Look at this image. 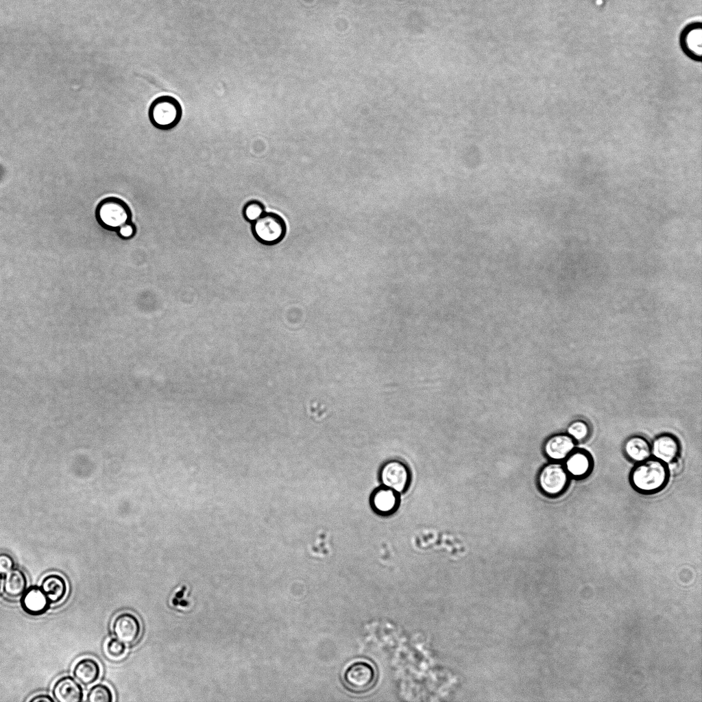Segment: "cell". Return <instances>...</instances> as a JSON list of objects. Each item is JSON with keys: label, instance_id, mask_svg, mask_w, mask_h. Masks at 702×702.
<instances>
[{"label": "cell", "instance_id": "20", "mask_svg": "<svg viewBox=\"0 0 702 702\" xmlns=\"http://www.w3.org/2000/svg\"><path fill=\"white\" fill-rule=\"evenodd\" d=\"M113 699L110 688L102 683L93 686L86 694V701L89 702H111Z\"/></svg>", "mask_w": 702, "mask_h": 702}, {"label": "cell", "instance_id": "3", "mask_svg": "<svg viewBox=\"0 0 702 702\" xmlns=\"http://www.w3.org/2000/svg\"><path fill=\"white\" fill-rule=\"evenodd\" d=\"M182 114L179 101L173 97L162 95L151 103L148 116L152 124L162 130H169L180 121Z\"/></svg>", "mask_w": 702, "mask_h": 702}, {"label": "cell", "instance_id": "1", "mask_svg": "<svg viewBox=\"0 0 702 702\" xmlns=\"http://www.w3.org/2000/svg\"><path fill=\"white\" fill-rule=\"evenodd\" d=\"M669 473L666 463L651 457L643 461L636 463L630 472V483L640 493L655 494L666 486Z\"/></svg>", "mask_w": 702, "mask_h": 702}, {"label": "cell", "instance_id": "14", "mask_svg": "<svg viewBox=\"0 0 702 702\" xmlns=\"http://www.w3.org/2000/svg\"><path fill=\"white\" fill-rule=\"evenodd\" d=\"M52 695L55 701L58 702H80L83 700L84 692L82 687L75 679L71 676H62L53 684Z\"/></svg>", "mask_w": 702, "mask_h": 702}, {"label": "cell", "instance_id": "7", "mask_svg": "<svg viewBox=\"0 0 702 702\" xmlns=\"http://www.w3.org/2000/svg\"><path fill=\"white\" fill-rule=\"evenodd\" d=\"M112 633L125 645H132L138 640L141 626L138 618L133 614L123 612L118 614L112 623Z\"/></svg>", "mask_w": 702, "mask_h": 702}, {"label": "cell", "instance_id": "26", "mask_svg": "<svg viewBox=\"0 0 702 702\" xmlns=\"http://www.w3.org/2000/svg\"><path fill=\"white\" fill-rule=\"evenodd\" d=\"M54 699L47 694H39L29 699V702H54Z\"/></svg>", "mask_w": 702, "mask_h": 702}, {"label": "cell", "instance_id": "22", "mask_svg": "<svg viewBox=\"0 0 702 702\" xmlns=\"http://www.w3.org/2000/svg\"><path fill=\"white\" fill-rule=\"evenodd\" d=\"M568 433L574 440L581 442L587 439L590 434L589 425L583 420H575L571 422L567 428Z\"/></svg>", "mask_w": 702, "mask_h": 702}, {"label": "cell", "instance_id": "23", "mask_svg": "<svg viewBox=\"0 0 702 702\" xmlns=\"http://www.w3.org/2000/svg\"><path fill=\"white\" fill-rule=\"evenodd\" d=\"M125 644L116 638H110L106 645L107 653L113 657H119L125 653Z\"/></svg>", "mask_w": 702, "mask_h": 702}, {"label": "cell", "instance_id": "4", "mask_svg": "<svg viewBox=\"0 0 702 702\" xmlns=\"http://www.w3.org/2000/svg\"><path fill=\"white\" fill-rule=\"evenodd\" d=\"M342 679L348 690L356 694H361L373 688L376 683L377 675L372 664L359 660L346 668Z\"/></svg>", "mask_w": 702, "mask_h": 702}, {"label": "cell", "instance_id": "2", "mask_svg": "<svg viewBox=\"0 0 702 702\" xmlns=\"http://www.w3.org/2000/svg\"><path fill=\"white\" fill-rule=\"evenodd\" d=\"M95 214L101 227L115 232L125 224L132 221L130 206L117 197H107L101 200L95 208Z\"/></svg>", "mask_w": 702, "mask_h": 702}, {"label": "cell", "instance_id": "6", "mask_svg": "<svg viewBox=\"0 0 702 702\" xmlns=\"http://www.w3.org/2000/svg\"><path fill=\"white\" fill-rule=\"evenodd\" d=\"M570 479V477L564 463L553 461L542 468L539 474L538 483L544 494L555 496L566 490Z\"/></svg>", "mask_w": 702, "mask_h": 702}, {"label": "cell", "instance_id": "5", "mask_svg": "<svg viewBox=\"0 0 702 702\" xmlns=\"http://www.w3.org/2000/svg\"><path fill=\"white\" fill-rule=\"evenodd\" d=\"M251 226L254 237L265 245L278 244L284 239L287 232L285 220L273 212H265Z\"/></svg>", "mask_w": 702, "mask_h": 702}, {"label": "cell", "instance_id": "15", "mask_svg": "<svg viewBox=\"0 0 702 702\" xmlns=\"http://www.w3.org/2000/svg\"><path fill=\"white\" fill-rule=\"evenodd\" d=\"M623 450L627 457L636 463L652 457L651 443L641 435L627 438L624 443Z\"/></svg>", "mask_w": 702, "mask_h": 702}, {"label": "cell", "instance_id": "10", "mask_svg": "<svg viewBox=\"0 0 702 702\" xmlns=\"http://www.w3.org/2000/svg\"><path fill=\"white\" fill-rule=\"evenodd\" d=\"M21 606L23 610L31 616H40L50 607L51 601L40 586L27 588L21 596Z\"/></svg>", "mask_w": 702, "mask_h": 702}, {"label": "cell", "instance_id": "16", "mask_svg": "<svg viewBox=\"0 0 702 702\" xmlns=\"http://www.w3.org/2000/svg\"><path fill=\"white\" fill-rule=\"evenodd\" d=\"M100 666L91 657H84L75 664L73 669V677L83 686L94 683L99 677Z\"/></svg>", "mask_w": 702, "mask_h": 702}, {"label": "cell", "instance_id": "27", "mask_svg": "<svg viewBox=\"0 0 702 702\" xmlns=\"http://www.w3.org/2000/svg\"><path fill=\"white\" fill-rule=\"evenodd\" d=\"M1 588H2V577H1V574H0V590H1Z\"/></svg>", "mask_w": 702, "mask_h": 702}, {"label": "cell", "instance_id": "18", "mask_svg": "<svg viewBox=\"0 0 702 702\" xmlns=\"http://www.w3.org/2000/svg\"><path fill=\"white\" fill-rule=\"evenodd\" d=\"M47 595L51 603L60 602L66 593V583L64 579L57 574H51L45 577L40 586Z\"/></svg>", "mask_w": 702, "mask_h": 702}, {"label": "cell", "instance_id": "17", "mask_svg": "<svg viewBox=\"0 0 702 702\" xmlns=\"http://www.w3.org/2000/svg\"><path fill=\"white\" fill-rule=\"evenodd\" d=\"M27 588V579L23 570L14 568L5 574L3 583L4 594L9 598L21 597Z\"/></svg>", "mask_w": 702, "mask_h": 702}, {"label": "cell", "instance_id": "9", "mask_svg": "<svg viewBox=\"0 0 702 702\" xmlns=\"http://www.w3.org/2000/svg\"><path fill=\"white\" fill-rule=\"evenodd\" d=\"M380 477L387 487L396 492H402L409 483V473L407 467L401 462L392 461L387 463L382 468Z\"/></svg>", "mask_w": 702, "mask_h": 702}, {"label": "cell", "instance_id": "25", "mask_svg": "<svg viewBox=\"0 0 702 702\" xmlns=\"http://www.w3.org/2000/svg\"><path fill=\"white\" fill-rule=\"evenodd\" d=\"M13 558L7 553H0V574L5 575L14 568Z\"/></svg>", "mask_w": 702, "mask_h": 702}, {"label": "cell", "instance_id": "13", "mask_svg": "<svg viewBox=\"0 0 702 702\" xmlns=\"http://www.w3.org/2000/svg\"><path fill=\"white\" fill-rule=\"evenodd\" d=\"M564 465L570 478L582 479L590 474L593 459L588 451L575 448L564 459Z\"/></svg>", "mask_w": 702, "mask_h": 702}, {"label": "cell", "instance_id": "19", "mask_svg": "<svg viewBox=\"0 0 702 702\" xmlns=\"http://www.w3.org/2000/svg\"><path fill=\"white\" fill-rule=\"evenodd\" d=\"M372 504L379 513H391L398 505L396 492L388 487L378 489L373 496Z\"/></svg>", "mask_w": 702, "mask_h": 702}, {"label": "cell", "instance_id": "21", "mask_svg": "<svg viewBox=\"0 0 702 702\" xmlns=\"http://www.w3.org/2000/svg\"><path fill=\"white\" fill-rule=\"evenodd\" d=\"M264 204L258 199H251L247 202L242 210L243 217L245 221L252 223L265 213Z\"/></svg>", "mask_w": 702, "mask_h": 702}, {"label": "cell", "instance_id": "12", "mask_svg": "<svg viewBox=\"0 0 702 702\" xmlns=\"http://www.w3.org/2000/svg\"><path fill=\"white\" fill-rule=\"evenodd\" d=\"M651 446V456L666 465L678 459L680 445L677 438L670 434L658 435Z\"/></svg>", "mask_w": 702, "mask_h": 702}, {"label": "cell", "instance_id": "11", "mask_svg": "<svg viewBox=\"0 0 702 702\" xmlns=\"http://www.w3.org/2000/svg\"><path fill=\"white\" fill-rule=\"evenodd\" d=\"M577 442L566 433L555 434L546 441L544 450L554 461H561L576 448Z\"/></svg>", "mask_w": 702, "mask_h": 702}, {"label": "cell", "instance_id": "24", "mask_svg": "<svg viewBox=\"0 0 702 702\" xmlns=\"http://www.w3.org/2000/svg\"><path fill=\"white\" fill-rule=\"evenodd\" d=\"M116 233L121 239H131L136 234V226L132 221H130L123 226Z\"/></svg>", "mask_w": 702, "mask_h": 702}, {"label": "cell", "instance_id": "8", "mask_svg": "<svg viewBox=\"0 0 702 702\" xmlns=\"http://www.w3.org/2000/svg\"><path fill=\"white\" fill-rule=\"evenodd\" d=\"M682 51L691 59L701 61L702 56V27L701 23H692L685 27L679 36Z\"/></svg>", "mask_w": 702, "mask_h": 702}]
</instances>
